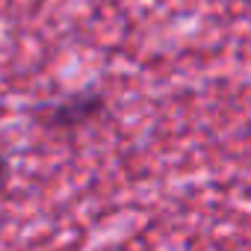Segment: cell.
<instances>
[{
    "instance_id": "1",
    "label": "cell",
    "mask_w": 251,
    "mask_h": 251,
    "mask_svg": "<svg viewBox=\"0 0 251 251\" xmlns=\"http://www.w3.org/2000/svg\"><path fill=\"white\" fill-rule=\"evenodd\" d=\"M100 112H103V95L80 92V95H68L62 100L39 106L36 118L42 121V127H48V130H74V127H80V124L98 118Z\"/></svg>"
},
{
    "instance_id": "2",
    "label": "cell",
    "mask_w": 251,
    "mask_h": 251,
    "mask_svg": "<svg viewBox=\"0 0 251 251\" xmlns=\"http://www.w3.org/2000/svg\"><path fill=\"white\" fill-rule=\"evenodd\" d=\"M3 175H6V163H3V157H0V180H3Z\"/></svg>"
}]
</instances>
